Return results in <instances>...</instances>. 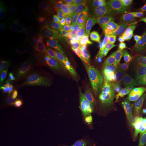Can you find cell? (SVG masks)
<instances>
[{"instance_id": "6da1fadb", "label": "cell", "mask_w": 146, "mask_h": 146, "mask_svg": "<svg viewBox=\"0 0 146 146\" xmlns=\"http://www.w3.org/2000/svg\"><path fill=\"white\" fill-rule=\"evenodd\" d=\"M80 64L85 73L98 76L100 79L121 77L125 74L114 60L103 58L96 52L84 54L81 58Z\"/></svg>"}, {"instance_id": "7a4b0ae2", "label": "cell", "mask_w": 146, "mask_h": 146, "mask_svg": "<svg viewBox=\"0 0 146 146\" xmlns=\"http://www.w3.org/2000/svg\"><path fill=\"white\" fill-rule=\"evenodd\" d=\"M69 131L68 120L63 116L58 117L42 129L32 146H61L67 140Z\"/></svg>"}, {"instance_id": "3957f363", "label": "cell", "mask_w": 146, "mask_h": 146, "mask_svg": "<svg viewBox=\"0 0 146 146\" xmlns=\"http://www.w3.org/2000/svg\"><path fill=\"white\" fill-rule=\"evenodd\" d=\"M77 16L81 23L90 31H99L105 23L103 7L97 3H82L78 7Z\"/></svg>"}, {"instance_id": "277c9868", "label": "cell", "mask_w": 146, "mask_h": 146, "mask_svg": "<svg viewBox=\"0 0 146 146\" xmlns=\"http://www.w3.org/2000/svg\"><path fill=\"white\" fill-rule=\"evenodd\" d=\"M93 92L106 96L127 110L129 114H134L125 96L116 86L114 81L110 78L95 80L93 84Z\"/></svg>"}, {"instance_id": "5b68a950", "label": "cell", "mask_w": 146, "mask_h": 146, "mask_svg": "<svg viewBox=\"0 0 146 146\" xmlns=\"http://www.w3.org/2000/svg\"><path fill=\"white\" fill-rule=\"evenodd\" d=\"M89 124L94 131L107 141L120 143L124 140L123 134L119 127L106 116L100 114L98 120Z\"/></svg>"}, {"instance_id": "8992f818", "label": "cell", "mask_w": 146, "mask_h": 146, "mask_svg": "<svg viewBox=\"0 0 146 146\" xmlns=\"http://www.w3.org/2000/svg\"><path fill=\"white\" fill-rule=\"evenodd\" d=\"M70 104L74 110H80L81 108L92 107L93 98L87 84H75L73 87L67 90Z\"/></svg>"}, {"instance_id": "52a82bcc", "label": "cell", "mask_w": 146, "mask_h": 146, "mask_svg": "<svg viewBox=\"0 0 146 146\" xmlns=\"http://www.w3.org/2000/svg\"><path fill=\"white\" fill-rule=\"evenodd\" d=\"M93 98V102L92 106L93 109L113 120L125 135L129 138L132 139L130 131L116 118L111 110L109 102L104 98L98 95L95 94Z\"/></svg>"}, {"instance_id": "ba28073f", "label": "cell", "mask_w": 146, "mask_h": 146, "mask_svg": "<svg viewBox=\"0 0 146 146\" xmlns=\"http://www.w3.org/2000/svg\"><path fill=\"white\" fill-rule=\"evenodd\" d=\"M14 17L12 11L4 2L0 3V37L6 39L11 35L14 25Z\"/></svg>"}, {"instance_id": "9c48e42d", "label": "cell", "mask_w": 146, "mask_h": 146, "mask_svg": "<svg viewBox=\"0 0 146 146\" xmlns=\"http://www.w3.org/2000/svg\"><path fill=\"white\" fill-rule=\"evenodd\" d=\"M18 54L23 62L31 66L47 65L46 56L35 50L29 49L25 46H20L18 49Z\"/></svg>"}, {"instance_id": "30bf717a", "label": "cell", "mask_w": 146, "mask_h": 146, "mask_svg": "<svg viewBox=\"0 0 146 146\" xmlns=\"http://www.w3.org/2000/svg\"><path fill=\"white\" fill-rule=\"evenodd\" d=\"M20 125L14 120H5L0 123V145L14 138L20 131Z\"/></svg>"}, {"instance_id": "8fae6325", "label": "cell", "mask_w": 146, "mask_h": 146, "mask_svg": "<svg viewBox=\"0 0 146 146\" xmlns=\"http://www.w3.org/2000/svg\"><path fill=\"white\" fill-rule=\"evenodd\" d=\"M56 97L50 90H44L34 94L31 100L32 106L37 109H45L52 106Z\"/></svg>"}, {"instance_id": "7c38bea8", "label": "cell", "mask_w": 146, "mask_h": 146, "mask_svg": "<svg viewBox=\"0 0 146 146\" xmlns=\"http://www.w3.org/2000/svg\"><path fill=\"white\" fill-rule=\"evenodd\" d=\"M96 50V53L116 61L120 58L125 57V52L120 47L111 45L107 42H100Z\"/></svg>"}, {"instance_id": "4fadbf2b", "label": "cell", "mask_w": 146, "mask_h": 146, "mask_svg": "<svg viewBox=\"0 0 146 146\" xmlns=\"http://www.w3.org/2000/svg\"><path fill=\"white\" fill-rule=\"evenodd\" d=\"M108 102L110 104V108L118 120L120 121L123 125L128 128L130 131L131 133L132 122L131 119L130 114L128 111L125 108L121 106L120 104H117L115 101L112 100H110Z\"/></svg>"}, {"instance_id": "5bb4252c", "label": "cell", "mask_w": 146, "mask_h": 146, "mask_svg": "<svg viewBox=\"0 0 146 146\" xmlns=\"http://www.w3.org/2000/svg\"><path fill=\"white\" fill-rule=\"evenodd\" d=\"M76 41L79 49L84 54L96 52L95 41L89 34L85 33L79 34L76 38Z\"/></svg>"}, {"instance_id": "9a60e30c", "label": "cell", "mask_w": 146, "mask_h": 146, "mask_svg": "<svg viewBox=\"0 0 146 146\" xmlns=\"http://www.w3.org/2000/svg\"><path fill=\"white\" fill-rule=\"evenodd\" d=\"M106 8L110 20L113 22L117 19L121 17L127 9L126 3L124 1H114Z\"/></svg>"}, {"instance_id": "2e32d148", "label": "cell", "mask_w": 146, "mask_h": 146, "mask_svg": "<svg viewBox=\"0 0 146 146\" xmlns=\"http://www.w3.org/2000/svg\"><path fill=\"white\" fill-rule=\"evenodd\" d=\"M116 61L119 64L121 69L127 73L136 75L139 76L146 72L142 68V65L131 62L125 57L120 58Z\"/></svg>"}, {"instance_id": "e0dca14e", "label": "cell", "mask_w": 146, "mask_h": 146, "mask_svg": "<svg viewBox=\"0 0 146 146\" xmlns=\"http://www.w3.org/2000/svg\"><path fill=\"white\" fill-rule=\"evenodd\" d=\"M56 97L58 105L61 110L63 111L70 110V111H72V106L70 104L67 92L64 89H60L58 91Z\"/></svg>"}, {"instance_id": "ac0fdd59", "label": "cell", "mask_w": 146, "mask_h": 146, "mask_svg": "<svg viewBox=\"0 0 146 146\" xmlns=\"http://www.w3.org/2000/svg\"><path fill=\"white\" fill-rule=\"evenodd\" d=\"M34 24V19L31 12L24 11L20 16V26L24 31L31 30Z\"/></svg>"}, {"instance_id": "d6986e66", "label": "cell", "mask_w": 146, "mask_h": 146, "mask_svg": "<svg viewBox=\"0 0 146 146\" xmlns=\"http://www.w3.org/2000/svg\"><path fill=\"white\" fill-rule=\"evenodd\" d=\"M114 29L116 33L120 38H125L132 33L131 29L127 26L125 22L120 17L114 22Z\"/></svg>"}, {"instance_id": "ffe728a7", "label": "cell", "mask_w": 146, "mask_h": 146, "mask_svg": "<svg viewBox=\"0 0 146 146\" xmlns=\"http://www.w3.org/2000/svg\"><path fill=\"white\" fill-rule=\"evenodd\" d=\"M121 17L131 29L132 32L137 31L138 17L132 12L130 7L127 9Z\"/></svg>"}, {"instance_id": "44dd1931", "label": "cell", "mask_w": 146, "mask_h": 146, "mask_svg": "<svg viewBox=\"0 0 146 146\" xmlns=\"http://www.w3.org/2000/svg\"><path fill=\"white\" fill-rule=\"evenodd\" d=\"M49 20L54 31L58 34H62L64 33V26L60 16L55 13H52L49 15Z\"/></svg>"}, {"instance_id": "7402d4cb", "label": "cell", "mask_w": 146, "mask_h": 146, "mask_svg": "<svg viewBox=\"0 0 146 146\" xmlns=\"http://www.w3.org/2000/svg\"><path fill=\"white\" fill-rule=\"evenodd\" d=\"M131 43V49L140 50L143 44L144 36L138 31L132 32L130 35Z\"/></svg>"}, {"instance_id": "603a6c76", "label": "cell", "mask_w": 146, "mask_h": 146, "mask_svg": "<svg viewBox=\"0 0 146 146\" xmlns=\"http://www.w3.org/2000/svg\"><path fill=\"white\" fill-rule=\"evenodd\" d=\"M61 146H94L90 142L81 137H74L66 140Z\"/></svg>"}, {"instance_id": "cb8c5ba5", "label": "cell", "mask_w": 146, "mask_h": 146, "mask_svg": "<svg viewBox=\"0 0 146 146\" xmlns=\"http://www.w3.org/2000/svg\"><path fill=\"white\" fill-rule=\"evenodd\" d=\"M73 65L69 62H64L60 63L56 68L55 69L56 74L60 76H66L67 75L72 73Z\"/></svg>"}, {"instance_id": "d4e9b609", "label": "cell", "mask_w": 146, "mask_h": 146, "mask_svg": "<svg viewBox=\"0 0 146 146\" xmlns=\"http://www.w3.org/2000/svg\"><path fill=\"white\" fill-rule=\"evenodd\" d=\"M125 58L131 62L137 64L142 65V61H141L140 56V50L135 49H131L130 50L125 52Z\"/></svg>"}, {"instance_id": "484cf974", "label": "cell", "mask_w": 146, "mask_h": 146, "mask_svg": "<svg viewBox=\"0 0 146 146\" xmlns=\"http://www.w3.org/2000/svg\"><path fill=\"white\" fill-rule=\"evenodd\" d=\"M107 42L111 45L120 47V37L117 35L115 31L108 29L106 31Z\"/></svg>"}, {"instance_id": "4316f807", "label": "cell", "mask_w": 146, "mask_h": 146, "mask_svg": "<svg viewBox=\"0 0 146 146\" xmlns=\"http://www.w3.org/2000/svg\"><path fill=\"white\" fill-rule=\"evenodd\" d=\"M73 74L74 85L86 84L87 75L85 72L80 70H78L76 72H73Z\"/></svg>"}, {"instance_id": "83f0119b", "label": "cell", "mask_w": 146, "mask_h": 146, "mask_svg": "<svg viewBox=\"0 0 146 146\" xmlns=\"http://www.w3.org/2000/svg\"><path fill=\"white\" fill-rule=\"evenodd\" d=\"M13 52L11 47L8 46H2L0 48V58L8 60L13 57Z\"/></svg>"}, {"instance_id": "f1b7e54d", "label": "cell", "mask_w": 146, "mask_h": 146, "mask_svg": "<svg viewBox=\"0 0 146 146\" xmlns=\"http://www.w3.org/2000/svg\"><path fill=\"white\" fill-rule=\"evenodd\" d=\"M133 139H135L141 146H146V135L142 131H138L133 133L131 134Z\"/></svg>"}, {"instance_id": "f546056e", "label": "cell", "mask_w": 146, "mask_h": 146, "mask_svg": "<svg viewBox=\"0 0 146 146\" xmlns=\"http://www.w3.org/2000/svg\"><path fill=\"white\" fill-rule=\"evenodd\" d=\"M47 65H48L50 68L55 69L59 65V60L56 55L50 52L46 55Z\"/></svg>"}, {"instance_id": "4dcf8cb0", "label": "cell", "mask_w": 146, "mask_h": 146, "mask_svg": "<svg viewBox=\"0 0 146 146\" xmlns=\"http://www.w3.org/2000/svg\"><path fill=\"white\" fill-rule=\"evenodd\" d=\"M120 47L124 52H127L131 50V43L130 37L127 36L122 38L120 42Z\"/></svg>"}, {"instance_id": "1f68e13d", "label": "cell", "mask_w": 146, "mask_h": 146, "mask_svg": "<svg viewBox=\"0 0 146 146\" xmlns=\"http://www.w3.org/2000/svg\"><path fill=\"white\" fill-rule=\"evenodd\" d=\"M146 26V5L143 7L141 14L138 16L137 31L143 28Z\"/></svg>"}, {"instance_id": "d6a6232c", "label": "cell", "mask_w": 146, "mask_h": 146, "mask_svg": "<svg viewBox=\"0 0 146 146\" xmlns=\"http://www.w3.org/2000/svg\"><path fill=\"white\" fill-rule=\"evenodd\" d=\"M35 42H36L35 50H37L38 52L44 54L46 56L49 53L46 45L44 44V43L42 42L41 40H40L38 38H35Z\"/></svg>"}, {"instance_id": "836d02e7", "label": "cell", "mask_w": 146, "mask_h": 146, "mask_svg": "<svg viewBox=\"0 0 146 146\" xmlns=\"http://www.w3.org/2000/svg\"><path fill=\"white\" fill-rule=\"evenodd\" d=\"M100 113L94 109H91L89 110L88 114V119L89 121V123H93L95 122L99 117Z\"/></svg>"}, {"instance_id": "e575fe53", "label": "cell", "mask_w": 146, "mask_h": 146, "mask_svg": "<svg viewBox=\"0 0 146 146\" xmlns=\"http://www.w3.org/2000/svg\"><path fill=\"white\" fill-rule=\"evenodd\" d=\"M64 81H65V84H66V85L67 88V90H69L73 87L74 85L73 72L67 75L66 76H64Z\"/></svg>"}, {"instance_id": "d590c367", "label": "cell", "mask_w": 146, "mask_h": 146, "mask_svg": "<svg viewBox=\"0 0 146 146\" xmlns=\"http://www.w3.org/2000/svg\"><path fill=\"white\" fill-rule=\"evenodd\" d=\"M23 44L25 47H26L29 49L35 50V47H36L35 38H30L26 39L24 41Z\"/></svg>"}, {"instance_id": "8d00e7d4", "label": "cell", "mask_w": 146, "mask_h": 146, "mask_svg": "<svg viewBox=\"0 0 146 146\" xmlns=\"http://www.w3.org/2000/svg\"><path fill=\"white\" fill-rule=\"evenodd\" d=\"M125 2L131 7H143L146 5V0H128Z\"/></svg>"}, {"instance_id": "74e56055", "label": "cell", "mask_w": 146, "mask_h": 146, "mask_svg": "<svg viewBox=\"0 0 146 146\" xmlns=\"http://www.w3.org/2000/svg\"><path fill=\"white\" fill-rule=\"evenodd\" d=\"M144 7V6H143ZM143 7H139V6H136V7H130L131 10L132 12L136 16H139L141 14L142 11H143Z\"/></svg>"}, {"instance_id": "f35d334b", "label": "cell", "mask_w": 146, "mask_h": 146, "mask_svg": "<svg viewBox=\"0 0 146 146\" xmlns=\"http://www.w3.org/2000/svg\"><path fill=\"white\" fill-rule=\"evenodd\" d=\"M140 56L142 62L146 61V50L143 48H141L140 50Z\"/></svg>"}, {"instance_id": "ab89813d", "label": "cell", "mask_w": 146, "mask_h": 146, "mask_svg": "<svg viewBox=\"0 0 146 146\" xmlns=\"http://www.w3.org/2000/svg\"><path fill=\"white\" fill-rule=\"evenodd\" d=\"M15 143V138H12L9 141L6 142L5 144H3L2 146H14Z\"/></svg>"}, {"instance_id": "60d3db41", "label": "cell", "mask_w": 146, "mask_h": 146, "mask_svg": "<svg viewBox=\"0 0 146 146\" xmlns=\"http://www.w3.org/2000/svg\"><path fill=\"white\" fill-rule=\"evenodd\" d=\"M139 86L140 88L144 90L146 88V80H141L139 82Z\"/></svg>"}, {"instance_id": "b9f144b4", "label": "cell", "mask_w": 146, "mask_h": 146, "mask_svg": "<svg viewBox=\"0 0 146 146\" xmlns=\"http://www.w3.org/2000/svg\"><path fill=\"white\" fill-rule=\"evenodd\" d=\"M138 31H139V32L141 33V34L143 35V36H144L146 34V26L145 27H143V28H142L141 29L139 30Z\"/></svg>"}, {"instance_id": "7bdbcfd3", "label": "cell", "mask_w": 146, "mask_h": 146, "mask_svg": "<svg viewBox=\"0 0 146 146\" xmlns=\"http://www.w3.org/2000/svg\"><path fill=\"white\" fill-rule=\"evenodd\" d=\"M142 48L146 50V34L144 36V41H143V44Z\"/></svg>"}, {"instance_id": "ee69618b", "label": "cell", "mask_w": 146, "mask_h": 146, "mask_svg": "<svg viewBox=\"0 0 146 146\" xmlns=\"http://www.w3.org/2000/svg\"><path fill=\"white\" fill-rule=\"evenodd\" d=\"M142 68L143 69V70L146 72V61L142 63Z\"/></svg>"}, {"instance_id": "f6af8a7d", "label": "cell", "mask_w": 146, "mask_h": 146, "mask_svg": "<svg viewBox=\"0 0 146 146\" xmlns=\"http://www.w3.org/2000/svg\"><path fill=\"white\" fill-rule=\"evenodd\" d=\"M143 97L146 101V88L143 90Z\"/></svg>"}, {"instance_id": "bcb514c9", "label": "cell", "mask_w": 146, "mask_h": 146, "mask_svg": "<svg viewBox=\"0 0 146 146\" xmlns=\"http://www.w3.org/2000/svg\"><path fill=\"white\" fill-rule=\"evenodd\" d=\"M19 146H25V145H20Z\"/></svg>"}, {"instance_id": "7dc6e473", "label": "cell", "mask_w": 146, "mask_h": 146, "mask_svg": "<svg viewBox=\"0 0 146 146\" xmlns=\"http://www.w3.org/2000/svg\"></svg>"}]
</instances>
